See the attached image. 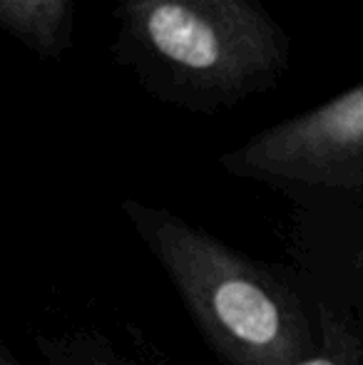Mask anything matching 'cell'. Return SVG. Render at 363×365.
I'll use <instances>...</instances> for the list:
<instances>
[{
	"label": "cell",
	"instance_id": "6da1fadb",
	"mask_svg": "<svg viewBox=\"0 0 363 365\" xmlns=\"http://www.w3.org/2000/svg\"><path fill=\"white\" fill-rule=\"evenodd\" d=\"M110 53L165 105L217 115L272 92L291 40L262 0H117Z\"/></svg>",
	"mask_w": 363,
	"mask_h": 365
},
{
	"label": "cell",
	"instance_id": "7a4b0ae2",
	"mask_svg": "<svg viewBox=\"0 0 363 365\" xmlns=\"http://www.w3.org/2000/svg\"><path fill=\"white\" fill-rule=\"evenodd\" d=\"M122 209L227 365H296L316 348L304 303L272 271L167 209Z\"/></svg>",
	"mask_w": 363,
	"mask_h": 365
},
{
	"label": "cell",
	"instance_id": "3957f363",
	"mask_svg": "<svg viewBox=\"0 0 363 365\" xmlns=\"http://www.w3.org/2000/svg\"><path fill=\"white\" fill-rule=\"evenodd\" d=\"M219 164L304 209L363 207V82L257 132L222 154Z\"/></svg>",
	"mask_w": 363,
	"mask_h": 365
},
{
	"label": "cell",
	"instance_id": "277c9868",
	"mask_svg": "<svg viewBox=\"0 0 363 365\" xmlns=\"http://www.w3.org/2000/svg\"><path fill=\"white\" fill-rule=\"evenodd\" d=\"M0 25L33 55L58 60L73 48L75 0H0Z\"/></svg>",
	"mask_w": 363,
	"mask_h": 365
},
{
	"label": "cell",
	"instance_id": "5b68a950",
	"mask_svg": "<svg viewBox=\"0 0 363 365\" xmlns=\"http://www.w3.org/2000/svg\"><path fill=\"white\" fill-rule=\"evenodd\" d=\"M321 343L296 365H363V343L354 331L339 323L329 311L321 313Z\"/></svg>",
	"mask_w": 363,
	"mask_h": 365
},
{
	"label": "cell",
	"instance_id": "8992f818",
	"mask_svg": "<svg viewBox=\"0 0 363 365\" xmlns=\"http://www.w3.org/2000/svg\"><path fill=\"white\" fill-rule=\"evenodd\" d=\"M48 365H125L107 343L88 336H63L38 341Z\"/></svg>",
	"mask_w": 363,
	"mask_h": 365
},
{
	"label": "cell",
	"instance_id": "52a82bcc",
	"mask_svg": "<svg viewBox=\"0 0 363 365\" xmlns=\"http://www.w3.org/2000/svg\"><path fill=\"white\" fill-rule=\"evenodd\" d=\"M0 365H20L18 361H15V358H13V353H10L8 351V348H0Z\"/></svg>",
	"mask_w": 363,
	"mask_h": 365
}]
</instances>
